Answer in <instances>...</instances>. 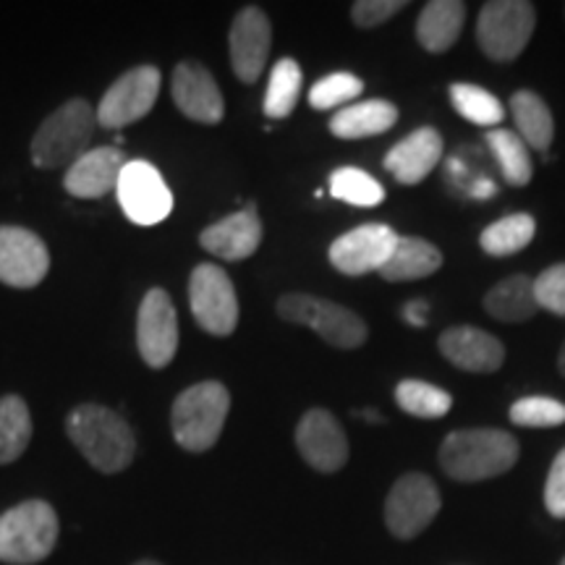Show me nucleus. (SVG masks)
I'll list each match as a JSON object with an SVG mask.
<instances>
[{
    "label": "nucleus",
    "instance_id": "obj_1",
    "mask_svg": "<svg viewBox=\"0 0 565 565\" xmlns=\"http://www.w3.org/2000/svg\"><path fill=\"white\" fill-rule=\"evenodd\" d=\"M519 440L505 429L477 427L450 433L440 445L443 471L456 482H484L505 471L519 461Z\"/></svg>",
    "mask_w": 565,
    "mask_h": 565
},
{
    "label": "nucleus",
    "instance_id": "obj_2",
    "mask_svg": "<svg viewBox=\"0 0 565 565\" xmlns=\"http://www.w3.org/2000/svg\"><path fill=\"white\" fill-rule=\"evenodd\" d=\"M66 433L82 456L103 475L124 471L137 454V437L129 424L105 406H76L66 419Z\"/></svg>",
    "mask_w": 565,
    "mask_h": 565
},
{
    "label": "nucleus",
    "instance_id": "obj_3",
    "mask_svg": "<svg viewBox=\"0 0 565 565\" xmlns=\"http://www.w3.org/2000/svg\"><path fill=\"white\" fill-rule=\"evenodd\" d=\"M97 126V110L87 100H68L42 121L32 139V162L45 171L74 166L84 152H89L92 134Z\"/></svg>",
    "mask_w": 565,
    "mask_h": 565
},
{
    "label": "nucleus",
    "instance_id": "obj_4",
    "mask_svg": "<svg viewBox=\"0 0 565 565\" xmlns=\"http://www.w3.org/2000/svg\"><path fill=\"white\" fill-rule=\"evenodd\" d=\"M231 412V393L223 383L207 380L186 387L175 398L171 412V427L175 443L189 454H204L221 440Z\"/></svg>",
    "mask_w": 565,
    "mask_h": 565
},
{
    "label": "nucleus",
    "instance_id": "obj_5",
    "mask_svg": "<svg viewBox=\"0 0 565 565\" xmlns=\"http://www.w3.org/2000/svg\"><path fill=\"white\" fill-rule=\"evenodd\" d=\"M58 542V515L45 500H26L0 515V563H42Z\"/></svg>",
    "mask_w": 565,
    "mask_h": 565
},
{
    "label": "nucleus",
    "instance_id": "obj_6",
    "mask_svg": "<svg viewBox=\"0 0 565 565\" xmlns=\"http://www.w3.org/2000/svg\"><path fill=\"white\" fill-rule=\"evenodd\" d=\"M275 309H278L280 320L312 328L315 333L328 345H333V349H359V345H364L366 335H370L366 322L356 312L312 294L280 296Z\"/></svg>",
    "mask_w": 565,
    "mask_h": 565
},
{
    "label": "nucleus",
    "instance_id": "obj_7",
    "mask_svg": "<svg viewBox=\"0 0 565 565\" xmlns=\"http://www.w3.org/2000/svg\"><path fill=\"white\" fill-rule=\"evenodd\" d=\"M536 26V9L529 0H490L477 19V45L494 63H511L524 53Z\"/></svg>",
    "mask_w": 565,
    "mask_h": 565
},
{
    "label": "nucleus",
    "instance_id": "obj_8",
    "mask_svg": "<svg viewBox=\"0 0 565 565\" xmlns=\"http://www.w3.org/2000/svg\"><path fill=\"white\" fill-rule=\"evenodd\" d=\"M189 303L204 333L225 338L238 324V299L233 280L223 267L204 263L196 265L189 278Z\"/></svg>",
    "mask_w": 565,
    "mask_h": 565
},
{
    "label": "nucleus",
    "instance_id": "obj_9",
    "mask_svg": "<svg viewBox=\"0 0 565 565\" xmlns=\"http://www.w3.org/2000/svg\"><path fill=\"white\" fill-rule=\"evenodd\" d=\"M443 498L427 475L412 471L391 487L385 500V524L395 540H414L440 513Z\"/></svg>",
    "mask_w": 565,
    "mask_h": 565
},
{
    "label": "nucleus",
    "instance_id": "obj_10",
    "mask_svg": "<svg viewBox=\"0 0 565 565\" xmlns=\"http://www.w3.org/2000/svg\"><path fill=\"white\" fill-rule=\"evenodd\" d=\"M160 82L162 76L154 66L126 71L103 95L100 108H97V124L103 129H126V126L141 121L158 100Z\"/></svg>",
    "mask_w": 565,
    "mask_h": 565
},
{
    "label": "nucleus",
    "instance_id": "obj_11",
    "mask_svg": "<svg viewBox=\"0 0 565 565\" xmlns=\"http://www.w3.org/2000/svg\"><path fill=\"white\" fill-rule=\"evenodd\" d=\"M116 194L126 217L137 225H158L173 210L171 189L158 168L147 160L126 162Z\"/></svg>",
    "mask_w": 565,
    "mask_h": 565
},
{
    "label": "nucleus",
    "instance_id": "obj_12",
    "mask_svg": "<svg viewBox=\"0 0 565 565\" xmlns=\"http://www.w3.org/2000/svg\"><path fill=\"white\" fill-rule=\"evenodd\" d=\"M137 345L145 364L152 370L171 364L179 351V315L162 288H150L139 303Z\"/></svg>",
    "mask_w": 565,
    "mask_h": 565
},
{
    "label": "nucleus",
    "instance_id": "obj_13",
    "mask_svg": "<svg viewBox=\"0 0 565 565\" xmlns=\"http://www.w3.org/2000/svg\"><path fill=\"white\" fill-rule=\"evenodd\" d=\"M273 47V26L270 19L257 6H246L233 19L228 32L231 66L238 82L254 84L265 74L267 58Z\"/></svg>",
    "mask_w": 565,
    "mask_h": 565
},
{
    "label": "nucleus",
    "instance_id": "obj_14",
    "mask_svg": "<svg viewBox=\"0 0 565 565\" xmlns=\"http://www.w3.org/2000/svg\"><path fill=\"white\" fill-rule=\"evenodd\" d=\"M51 270V252L38 233L19 225H0V282L34 288Z\"/></svg>",
    "mask_w": 565,
    "mask_h": 565
},
{
    "label": "nucleus",
    "instance_id": "obj_15",
    "mask_svg": "<svg viewBox=\"0 0 565 565\" xmlns=\"http://www.w3.org/2000/svg\"><path fill=\"white\" fill-rule=\"evenodd\" d=\"M395 238H398V233L385 223L359 225V228L343 233L341 238L330 244V265L338 273L351 275V278L372 270L380 273V267L391 257Z\"/></svg>",
    "mask_w": 565,
    "mask_h": 565
},
{
    "label": "nucleus",
    "instance_id": "obj_16",
    "mask_svg": "<svg viewBox=\"0 0 565 565\" xmlns=\"http://www.w3.org/2000/svg\"><path fill=\"white\" fill-rule=\"evenodd\" d=\"M296 448L303 461L322 475H335L349 461V440L341 422L324 408H309L296 427Z\"/></svg>",
    "mask_w": 565,
    "mask_h": 565
},
{
    "label": "nucleus",
    "instance_id": "obj_17",
    "mask_svg": "<svg viewBox=\"0 0 565 565\" xmlns=\"http://www.w3.org/2000/svg\"><path fill=\"white\" fill-rule=\"evenodd\" d=\"M171 92H173L175 108H179L186 118H192V121L207 124V126H215L223 121L225 116L223 92L202 63L196 61L179 63L173 71Z\"/></svg>",
    "mask_w": 565,
    "mask_h": 565
},
{
    "label": "nucleus",
    "instance_id": "obj_18",
    "mask_svg": "<svg viewBox=\"0 0 565 565\" xmlns=\"http://www.w3.org/2000/svg\"><path fill=\"white\" fill-rule=\"evenodd\" d=\"M200 244L204 252L215 254L225 263L249 259L259 249V244H263V221H259L257 204H246L244 210L207 225L200 233Z\"/></svg>",
    "mask_w": 565,
    "mask_h": 565
},
{
    "label": "nucleus",
    "instance_id": "obj_19",
    "mask_svg": "<svg viewBox=\"0 0 565 565\" xmlns=\"http://www.w3.org/2000/svg\"><path fill=\"white\" fill-rule=\"evenodd\" d=\"M437 349L450 364L463 372L492 374L505 362V345L487 330L456 324L437 338Z\"/></svg>",
    "mask_w": 565,
    "mask_h": 565
},
{
    "label": "nucleus",
    "instance_id": "obj_20",
    "mask_svg": "<svg viewBox=\"0 0 565 565\" xmlns=\"http://www.w3.org/2000/svg\"><path fill=\"white\" fill-rule=\"evenodd\" d=\"M443 137L433 126H422L401 139L398 145L391 147L385 154L383 166L387 173L395 175V181L406 183V186H416L427 179L429 173L440 166L443 158Z\"/></svg>",
    "mask_w": 565,
    "mask_h": 565
},
{
    "label": "nucleus",
    "instance_id": "obj_21",
    "mask_svg": "<svg viewBox=\"0 0 565 565\" xmlns=\"http://www.w3.org/2000/svg\"><path fill=\"white\" fill-rule=\"evenodd\" d=\"M126 160L116 147H97L84 152L79 160L66 171L63 186L71 196L79 200H100V196L116 192Z\"/></svg>",
    "mask_w": 565,
    "mask_h": 565
},
{
    "label": "nucleus",
    "instance_id": "obj_22",
    "mask_svg": "<svg viewBox=\"0 0 565 565\" xmlns=\"http://www.w3.org/2000/svg\"><path fill=\"white\" fill-rule=\"evenodd\" d=\"M466 21V3L458 0H429L416 21V40L427 53H448L461 38Z\"/></svg>",
    "mask_w": 565,
    "mask_h": 565
},
{
    "label": "nucleus",
    "instance_id": "obj_23",
    "mask_svg": "<svg viewBox=\"0 0 565 565\" xmlns=\"http://www.w3.org/2000/svg\"><path fill=\"white\" fill-rule=\"evenodd\" d=\"M443 267V252L427 238L416 236H398L395 246L387 257V263L380 267V275L387 282H406L429 278Z\"/></svg>",
    "mask_w": 565,
    "mask_h": 565
},
{
    "label": "nucleus",
    "instance_id": "obj_24",
    "mask_svg": "<svg viewBox=\"0 0 565 565\" xmlns=\"http://www.w3.org/2000/svg\"><path fill=\"white\" fill-rule=\"evenodd\" d=\"M398 121V108L387 100L353 103L330 118V131L338 139H366L391 131Z\"/></svg>",
    "mask_w": 565,
    "mask_h": 565
},
{
    "label": "nucleus",
    "instance_id": "obj_25",
    "mask_svg": "<svg viewBox=\"0 0 565 565\" xmlns=\"http://www.w3.org/2000/svg\"><path fill=\"white\" fill-rule=\"evenodd\" d=\"M487 315L498 322H526L540 312L534 296V278L529 275H511V278L494 282L484 296Z\"/></svg>",
    "mask_w": 565,
    "mask_h": 565
},
{
    "label": "nucleus",
    "instance_id": "obj_26",
    "mask_svg": "<svg viewBox=\"0 0 565 565\" xmlns=\"http://www.w3.org/2000/svg\"><path fill=\"white\" fill-rule=\"evenodd\" d=\"M511 116L515 121V134L526 141L529 150L545 154L555 137V121L547 103L532 89H519L511 97Z\"/></svg>",
    "mask_w": 565,
    "mask_h": 565
},
{
    "label": "nucleus",
    "instance_id": "obj_27",
    "mask_svg": "<svg viewBox=\"0 0 565 565\" xmlns=\"http://www.w3.org/2000/svg\"><path fill=\"white\" fill-rule=\"evenodd\" d=\"M536 233V223L529 212H515L505 215L500 221L487 225L479 236V246L490 254V257H511V254L524 252L532 244Z\"/></svg>",
    "mask_w": 565,
    "mask_h": 565
},
{
    "label": "nucleus",
    "instance_id": "obj_28",
    "mask_svg": "<svg viewBox=\"0 0 565 565\" xmlns=\"http://www.w3.org/2000/svg\"><path fill=\"white\" fill-rule=\"evenodd\" d=\"M487 147H490L494 160H498L503 179L511 186H529L534 175L532 154H529L526 141L511 129H492L487 134Z\"/></svg>",
    "mask_w": 565,
    "mask_h": 565
},
{
    "label": "nucleus",
    "instance_id": "obj_29",
    "mask_svg": "<svg viewBox=\"0 0 565 565\" xmlns=\"http://www.w3.org/2000/svg\"><path fill=\"white\" fill-rule=\"evenodd\" d=\"M32 440V416L19 395L0 398V463H11Z\"/></svg>",
    "mask_w": 565,
    "mask_h": 565
},
{
    "label": "nucleus",
    "instance_id": "obj_30",
    "mask_svg": "<svg viewBox=\"0 0 565 565\" xmlns=\"http://www.w3.org/2000/svg\"><path fill=\"white\" fill-rule=\"evenodd\" d=\"M393 395L395 404L419 419H443L454 408V395L424 380H401Z\"/></svg>",
    "mask_w": 565,
    "mask_h": 565
},
{
    "label": "nucleus",
    "instance_id": "obj_31",
    "mask_svg": "<svg viewBox=\"0 0 565 565\" xmlns=\"http://www.w3.org/2000/svg\"><path fill=\"white\" fill-rule=\"evenodd\" d=\"M450 103H454L456 113L466 121L484 126V129H492V126H500L505 118L503 103L487 92L484 87H477V84L456 82L450 84Z\"/></svg>",
    "mask_w": 565,
    "mask_h": 565
},
{
    "label": "nucleus",
    "instance_id": "obj_32",
    "mask_svg": "<svg viewBox=\"0 0 565 565\" xmlns=\"http://www.w3.org/2000/svg\"><path fill=\"white\" fill-rule=\"evenodd\" d=\"M301 66L294 58H280L270 71V82L265 92V116L286 118L291 116L301 95Z\"/></svg>",
    "mask_w": 565,
    "mask_h": 565
},
{
    "label": "nucleus",
    "instance_id": "obj_33",
    "mask_svg": "<svg viewBox=\"0 0 565 565\" xmlns=\"http://www.w3.org/2000/svg\"><path fill=\"white\" fill-rule=\"evenodd\" d=\"M330 194L353 207H380L385 202L383 183L353 166H343L330 173Z\"/></svg>",
    "mask_w": 565,
    "mask_h": 565
},
{
    "label": "nucleus",
    "instance_id": "obj_34",
    "mask_svg": "<svg viewBox=\"0 0 565 565\" xmlns=\"http://www.w3.org/2000/svg\"><path fill=\"white\" fill-rule=\"evenodd\" d=\"M364 92V82L349 71H335V74L322 76L309 89V105L315 110H333L345 103H353Z\"/></svg>",
    "mask_w": 565,
    "mask_h": 565
},
{
    "label": "nucleus",
    "instance_id": "obj_35",
    "mask_svg": "<svg viewBox=\"0 0 565 565\" xmlns=\"http://www.w3.org/2000/svg\"><path fill=\"white\" fill-rule=\"evenodd\" d=\"M511 422L515 427H561L565 424V404L550 395H526L511 406Z\"/></svg>",
    "mask_w": 565,
    "mask_h": 565
},
{
    "label": "nucleus",
    "instance_id": "obj_36",
    "mask_svg": "<svg viewBox=\"0 0 565 565\" xmlns=\"http://www.w3.org/2000/svg\"><path fill=\"white\" fill-rule=\"evenodd\" d=\"M534 296L540 309H547V312H553L557 317H565V263H557L536 275Z\"/></svg>",
    "mask_w": 565,
    "mask_h": 565
},
{
    "label": "nucleus",
    "instance_id": "obj_37",
    "mask_svg": "<svg viewBox=\"0 0 565 565\" xmlns=\"http://www.w3.org/2000/svg\"><path fill=\"white\" fill-rule=\"evenodd\" d=\"M406 6V0H359L351 6V21L359 30H374V26L391 21L398 11H404Z\"/></svg>",
    "mask_w": 565,
    "mask_h": 565
},
{
    "label": "nucleus",
    "instance_id": "obj_38",
    "mask_svg": "<svg viewBox=\"0 0 565 565\" xmlns=\"http://www.w3.org/2000/svg\"><path fill=\"white\" fill-rule=\"evenodd\" d=\"M545 508L555 519H565V448L555 456L553 466H550L545 484Z\"/></svg>",
    "mask_w": 565,
    "mask_h": 565
},
{
    "label": "nucleus",
    "instance_id": "obj_39",
    "mask_svg": "<svg viewBox=\"0 0 565 565\" xmlns=\"http://www.w3.org/2000/svg\"><path fill=\"white\" fill-rule=\"evenodd\" d=\"M427 312H429V303L427 301H408L404 309V320L412 324V328H424L427 324Z\"/></svg>",
    "mask_w": 565,
    "mask_h": 565
},
{
    "label": "nucleus",
    "instance_id": "obj_40",
    "mask_svg": "<svg viewBox=\"0 0 565 565\" xmlns=\"http://www.w3.org/2000/svg\"><path fill=\"white\" fill-rule=\"evenodd\" d=\"M353 414H359V416H362V419H366V422H385L383 416H380L377 412H366V408H359V412H353Z\"/></svg>",
    "mask_w": 565,
    "mask_h": 565
},
{
    "label": "nucleus",
    "instance_id": "obj_41",
    "mask_svg": "<svg viewBox=\"0 0 565 565\" xmlns=\"http://www.w3.org/2000/svg\"><path fill=\"white\" fill-rule=\"evenodd\" d=\"M557 370H561V374L565 377V343H563V349H561V356H557Z\"/></svg>",
    "mask_w": 565,
    "mask_h": 565
},
{
    "label": "nucleus",
    "instance_id": "obj_42",
    "mask_svg": "<svg viewBox=\"0 0 565 565\" xmlns=\"http://www.w3.org/2000/svg\"><path fill=\"white\" fill-rule=\"evenodd\" d=\"M134 565H160L158 561H139V563H134Z\"/></svg>",
    "mask_w": 565,
    "mask_h": 565
},
{
    "label": "nucleus",
    "instance_id": "obj_43",
    "mask_svg": "<svg viewBox=\"0 0 565 565\" xmlns=\"http://www.w3.org/2000/svg\"><path fill=\"white\" fill-rule=\"evenodd\" d=\"M561 565H565V557H563V561H561Z\"/></svg>",
    "mask_w": 565,
    "mask_h": 565
}]
</instances>
